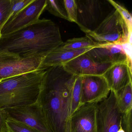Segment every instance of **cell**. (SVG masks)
I'll use <instances>...</instances> for the list:
<instances>
[{
  "label": "cell",
  "mask_w": 132,
  "mask_h": 132,
  "mask_svg": "<svg viewBox=\"0 0 132 132\" xmlns=\"http://www.w3.org/2000/svg\"><path fill=\"white\" fill-rule=\"evenodd\" d=\"M114 64H99L94 61L86 53L79 55L63 65L67 71L76 76L102 75Z\"/></svg>",
  "instance_id": "cell-12"
},
{
  "label": "cell",
  "mask_w": 132,
  "mask_h": 132,
  "mask_svg": "<svg viewBox=\"0 0 132 132\" xmlns=\"http://www.w3.org/2000/svg\"><path fill=\"white\" fill-rule=\"evenodd\" d=\"M132 33L117 10L110 13L95 30L86 34L102 45H121L128 42Z\"/></svg>",
  "instance_id": "cell-5"
},
{
  "label": "cell",
  "mask_w": 132,
  "mask_h": 132,
  "mask_svg": "<svg viewBox=\"0 0 132 132\" xmlns=\"http://www.w3.org/2000/svg\"><path fill=\"white\" fill-rule=\"evenodd\" d=\"M6 123L8 132H40L26 124L9 118Z\"/></svg>",
  "instance_id": "cell-20"
},
{
  "label": "cell",
  "mask_w": 132,
  "mask_h": 132,
  "mask_svg": "<svg viewBox=\"0 0 132 132\" xmlns=\"http://www.w3.org/2000/svg\"><path fill=\"white\" fill-rule=\"evenodd\" d=\"M92 48H93L71 50L62 49L59 47L43 59L41 64V69L45 70L52 66L63 65Z\"/></svg>",
  "instance_id": "cell-15"
},
{
  "label": "cell",
  "mask_w": 132,
  "mask_h": 132,
  "mask_svg": "<svg viewBox=\"0 0 132 132\" xmlns=\"http://www.w3.org/2000/svg\"><path fill=\"white\" fill-rule=\"evenodd\" d=\"M94 61L99 64L127 63L132 69V61L128 58L122 45H102L86 52Z\"/></svg>",
  "instance_id": "cell-13"
},
{
  "label": "cell",
  "mask_w": 132,
  "mask_h": 132,
  "mask_svg": "<svg viewBox=\"0 0 132 132\" xmlns=\"http://www.w3.org/2000/svg\"><path fill=\"white\" fill-rule=\"evenodd\" d=\"M122 127L126 132H132V112H129L123 115Z\"/></svg>",
  "instance_id": "cell-25"
},
{
  "label": "cell",
  "mask_w": 132,
  "mask_h": 132,
  "mask_svg": "<svg viewBox=\"0 0 132 132\" xmlns=\"http://www.w3.org/2000/svg\"><path fill=\"white\" fill-rule=\"evenodd\" d=\"M34 1V0H11V11L7 22Z\"/></svg>",
  "instance_id": "cell-23"
},
{
  "label": "cell",
  "mask_w": 132,
  "mask_h": 132,
  "mask_svg": "<svg viewBox=\"0 0 132 132\" xmlns=\"http://www.w3.org/2000/svg\"><path fill=\"white\" fill-rule=\"evenodd\" d=\"M123 115L117 106L116 94L111 90L107 98L98 103L97 132H117L122 125Z\"/></svg>",
  "instance_id": "cell-7"
},
{
  "label": "cell",
  "mask_w": 132,
  "mask_h": 132,
  "mask_svg": "<svg viewBox=\"0 0 132 132\" xmlns=\"http://www.w3.org/2000/svg\"><path fill=\"white\" fill-rule=\"evenodd\" d=\"M77 22L86 34L96 30L116 9L109 0H76Z\"/></svg>",
  "instance_id": "cell-4"
},
{
  "label": "cell",
  "mask_w": 132,
  "mask_h": 132,
  "mask_svg": "<svg viewBox=\"0 0 132 132\" xmlns=\"http://www.w3.org/2000/svg\"><path fill=\"white\" fill-rule=\"evenodd\" d=\"M64 3L69 21L76 23L78 7L76 0H64Z\"/></svg>",
  "instance_id": "cell-24"
},
{
  "label": "cell",
  "mask_w": 132,
  "mask_h": 132,
  "mask_svg": "<svg viewBox=\"0 0 132 132\" xmlns=\"http://www.w3.org/2000/svg\"><path fill=\"white\" fill-rule=\"evenodd\" d=\"M76 77L63 65L52 66L45 71L37 102L51 132H65Z\"/></svg>",
  "instance_id": "cell-1"
},
{
  "label": "cell",
  "mask_w": 132,
  "mask_h": 132,
  "mask_svg": "<svg viewBox=\"0 0 132 132\" xmlns=\"http://www.w3.org/2000/svg\"><path fill=\"white\" fill-rule=\"evenodd\" d=\"M109 1L121 15L126 24L129 33H132V18L130 13L125 7L115 1L112 0H109Z\"/></svg>",
  "instance_id": "cell-22"
},
{
  "label": "cell",
  "mask_w": 132,
  "mask_h": 132,
  "mask_svg": "<svg viewBox=\"0 0 132 132\" xmlns=\"http://www.w3.org/2000/svg\"><path fill=\"white\" fill-rule=\"evenodd\" d=\"M110 91L115 93L132 82V69L127 63L114 64L102 75Z\"/></svg>",
  "instance_id": "cell-14"
},
{
  "label": "cell",
  "mask_w": 132,
  "mask_h": 132,
  "mask_svg": "<svg viewBox=\"0 0 132 132\" xmlns=\"http://www.w3.org/2000/svg\"><path fill=\"white\" fill-rule=\"evenodd\" d=\"M65 132H71L70 128V123H69V119L68 120V122L66 126V130H65Z\"/></svg>",
  "instance_id": "cell-28"
},
{
  "label": "cell",
  "mask_w": 132,
  "mask_h": 132,
  "mask_svg": "<svg viewBox=\"0 0 132 132\" xmlns=\"http://www.w3.org/2000/svg\"><path fill=\"white\" fill-rule=\"evenodd\" d=\"M44 58L21 57L7 51H0V80L42 70L40 66Z\"/></svg>",
  "instance_id": "cell-6"
},
{
  "label": "cell",
  "mask_w": 132,
  "mask_h": 132,
  "mask_svg": "<svg viewBox=\"0 0 132 132\" xmlns=\"http://www.w3.org/2000/svg\"><path fill=\"white\" fill-rule=\"evenodd\" d=\"M81 77V105L98 103L107 98L110 89L102 75H87Z\"/></svg>",
  "instance_id": "cell-10"
},
{
  "label": "cell",
  "mask_w": 132,
  "mask_h": 132,
  "mask_svg": "<svg viewBox=\"0 0 132 132\" xmlns=\"http://www.w3.org/2000/svg\"><path fill=\"white\" fill-rule=\"evenodd\" d=\"M11 6V0H0V31L8 21Z\"/></svg>",
  "instance_id": "cell-21"
},
{
  "label": "cell",
  "mask_w": 132,
  "mask_h": 132,
  "mask_svg": "<svg viewBox=\"0 0 132 132\" xmlns=\"http://www.w3.org/2000/svg\"><path fill=\"white\" fill-rule=\"evenodd\" d=\"M1 31H0V38H1Z\"/></svg>",
  "instance_id": "cell-30"
},
{
  "label": "cell",
  "mask_w": 132,
  "mask_h": 132,
  "mask_svg": "<svg viewBox=\"0 0 132 132\" xmlns=\"http://www.w3.org/2000/svg\"><path fill=\"white\" fill-rule=\"evenodd\" d=\"M46 5L47 0H34L4 25L1 31V36L11 34L37 22Z\"/></svg>",
  "instance_id": "cell-9"
},
{
  "label": "cell",
  "mask_w": 132,
  "mask_h": 132,
  "mask_svg": "<svg viewBox=\"0 0 132 132\" xmlns=\"http://www.w3.org/2000/svg\"><path fill=\"white\" fill-rule=\"evenodd\" d=\"M115 94L117 106L122 113L124 114L132 110V82L129 83Z\"/></svg>",
  "instance_id": "cell-16"
},
{
  "label": "cell",
  "mask_w": 132,
  "mask_h": 132,
  "mask_svg": "<svg viewBox=\"0 0 132 132\" xmlns=\"http://www.w3.org/2000/svg\"><path fill=\"white\" fill-rule=\"evenodd\" d=\"M8 118L5 109L0 110V132H8L7 120Z\"/></svg>",
  "instance_id": "cell-26"
},
{
  "label": "cell",
  "mask_w": 132,
  "mask_h": 132,
  "mask_svg": "<svg viewBox=\"0 0 132 132\" xmlns=\"http://www.w3.org/2000/svg\"><path fill=\"white\" fill-rule=\"evenodd\" d=\"M45 10L56 16L69 21L64 4V0H47V5Z\"/></svg>",
  "instance_id": "cell-19"
},
{
  "label": "cell",
  "mask_w": 132,
  "mask_h": 132,
  "mask_svg": "<svg viewBox=\"0 0 132 132\" xmlns=\"http://www.w3.org/2000/svg\"><path fill=\"white\" fill-rule=\"evenodd\" d=\"M97 103L80 106L69 119L71 132H97Z\"/></svg>",
  "instance_id": "cell-11"
},
{
  "label": "cell",
  "mask_w": 132,
  "mask_h": 132,
  "mask_svg": "<svg viewBox=\"0 0 132 132\" xmlns=\"http://www.w3.org/2000/svg\"><path fill=\"white\" fill-rule=\"evenodd\" d=\"M63 43L57 24L51 20L39 19L17 31L1 36L0 51L21 57L44 58Z\"/></svg>",
  "instance_id": "cell-2"
},
{
  "label": "cell",
  "mask_w": 132,
  "mask_h": 132,
  "mask_svg": "<svg viewBox=\"0 0 132 132\" xmlns=\"http://www.w3.org/2000/svg\"><path fill=\"white\" fill-rule=\"evenodd\" d=\"M121 45L128 58L132 61V44L127 42Z\"/></svg>",
  "instance_id": "cell-27"
},
{
  "label": "cell",
  "mask_w": 132,
  "mask_h": 132,
  "mask_svg": "<svg viewBox=\"0 0 132 132\" xmlns=\"http://www.w3.org/2000/svg\"><path fill=\"white\" fill-rule=\"evenodd\" d=\"M8 118L26 124L40 132H51L37 102L27 105L5 109Z\"/></svg>",
  "instance_id": "cell-8"
},
{
  "label": "cell",
  "mask_w": 132,
  "mask_h": 132,
  "mask_svg": "<svg viewBox=\"0 0 132 132\" xmlns=\"http://www.w3.org/2000/svg\"><path fill=\"white\" fill-rule=\"evenodd\" d=\"M81 98V77L76 76L72 91L70 116L80 106Z\"/></svg>",
  "instance_id": "cell-18"
},
{
  "label": "cell",
  "mask_w": 132,
  "mask_h": 132,
  "mask_svg": "<svg viewBox=\"0 0 132 132\" xmlns=\"http://www.w3.org/2000/svg\"><path fill=\"white\" fill-rule=\"evenodd\" d=\"M46 70H40L0 80V110L37 102Z\"/></svg>",
  "instance_id": "cell-3"
},
{
  "label": "cell",
  "mask_w": 132,
  "mask_h": 132,
  "mask_svg": "<svg viewBox=\"0 0 132 132\" xmlns=\"http://www.w3.org/2000/svg\"><path fill=\"white\" fill-rule=\"evenodd\" d=\"M117 132H126L125 130L122 127V125H121L119 129V130H118Z\"/></svg>",
  "instance_id": "cell-29"
},
{
  "label": "cell",
  "mask_w": 132,
  "mask_h": 132,
  "mask_svg": "<svg viewBox=\"0 0 132 132\" xmlns=\"http://www.w3.org/2000/svg\"><path fill=\"white\" fill-rule=\"evenodd\" d=\"M102 44L93 40L89 36L69 39L64 42L59 48L66 50H77L88 48H94Z\"/></svg>",
  "instance_id": "cell-17"
}]
</instances>
